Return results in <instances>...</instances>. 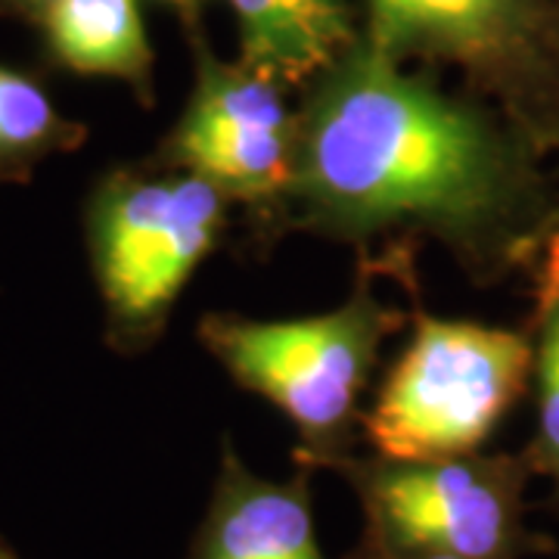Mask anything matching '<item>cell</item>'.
I'll use <instances>...</instances> for the list:
<instances>
[{
  "label": "cell",
  "instance_id": "obj_1",
  "mask_svg": "<svg viewBox=\"0 0 559 559\" xmlns=\"http://www.w3.org/2000/svg\"><path fill=\"white\" fill-rule=\"evenodd\" d=\"M535 146L525 124L401 75L370 44L299 121L289 193L320 227L348 237L419 227L485 264L540 261L559 197Z\"/></svg>",
  "mask_w": 559,
  "mask_h": 559
},
{
  "label": "cell",
  "instance_id": "obj_2",
  "mask_svg": "<svg viewBox=\"0 0 559 559\" xmlns=\"http://www.w3.org/2000/svg\"><path fill=\"white\" fill-rule=\"evenodd\" d=\"M535 373V342L476 320L419 318L367 414L382 460L476 454Z\"/></svg>",
  "mask_w": 559,
  "mask_h": 559
},
{
  "label": "cell",
  "instance_id": "obj_3",
  "mask_svg": "<svg viewBox=\"0 0 559 559\" xmlns=\"http://www.w3.org/2000/svg\"><path fill=\"white\" fill-rule=\"evenodd\" d=\"M392 311L358 293L330 314L301 320H205L202 336L234 380L277 404L314 460H330L355 417Z\"/></svg>",
  "mask_w": 559,
  "mask_h": 559
},
{
  "label": "cell",
  "instance_id": "obj_4",
  "mask_svg": "<svg viewBox=\"0 0 559 559\" xmlns=\"http://www.w3.org/2000/svg\"><path fill=\"white\" fill-rule=\"evenodd\" d=\"M525 457L380 460L358 469L373 547L401 557L522 559L540 538L525 528Z\"/></svg>",
  "mask_w": 559,
  "mask_h": 559
},
{
  "label": "cell",
  "instance_id": "obj_5",
  "mask_svg": "<svg viewBox=\"0 0 559 559\" xmlns=\"http://www.w3.org/2000/svg\"><path fill=\"white\" fill-rule=\"evenodd\" d=\"M224 193L200 175L119 178L94 212L103 296L124 323L159 320L224 227Z\"/></svg>",
  "mask_w": 559,
  "mask_h": 559
},
{
  "label": "cell",
  "instance_id": "obj_6",
  "mask_svg": "<svg viewBox=\"0 0 559 559\" xmlns=\"http://www.w3.org/2000/svg\"><path fill=\"white\" fill-rule=\"evenodd\" d=\"M299 121L280 97L277 81L246 66L200 60L197 94L171 138V156L224 197L274 200L296 171Z\"/></svg>",
  "mask_w": 559,
  "mask_h": 559
},
{
  "label": "cell",
  "instance_id": "obj_7",
  "mask_svg": "<svg viewBox=\"0 0 559 559\" xmlns=\"http://www.w3.org/2000/svg\"><path fill=\"white\" fill-rule=\"evenodd\" d=\"M373 47L385 57L436 53L491 79L513 100L554 84L550 0H370Z\"/></svg>",
  "mask_w": 559,
  "mask_h": 559
},
{
  "label": "cell",
  "instance_id": "obj_8",
  "mask_svg": "<svg viewBox=\"0 0 559 559\" xmlns=\"http://www.w3.org/2000/svg\"><path fill=\"white\" fill-rule=\"evenodd\" d=\"M190 559H326L314 535L308 479H259L227 451Z\"/></svg>",
  "mask_w": 559,
  "mask_h": 559
},
{
  "label": "cell",
  "instance_id": "obj_9",
  "mask_svg": "<svg viewBox=\"0 0 559 559\" xmlns=\"http://www.w3.org/2000/svg\"><path fill=\"white\" fill-rule=\"evenodd\" d=\"M242 66L261 79L301 81L340 57L352 35L348 0H230Z\"/></svg>",
  "mask_w": 559,
  "mask_h": 559
},
{
  "label": "cell",
  "instance_id": "obj_10",
  "mask_svg": "<svg viewBox=\"0 0 559 559\" xmlns=\"http://www.w3.org/2000/svg\"><path fill=\"white\" fill-rule=\"evenodd\" d=\"M47 32L60 60L87 75L140 81L150 69L138 0H57Z\"/></svg>",
  "mask_w": 559,
  "mask_h": 559
},
{
  "label": "cell",
  "instance_id": "obj_11",
  "mask_svg": "<svg viewBox=\"0 0 559 559\" xmlns=\"http://www.w3.org/2000/svg\"><path fill=\"white\" fill-rule=\"evenodd\" d=\"M540 336L535 345V385H538V426L525 451L532 473L547 476L559 500V296L538 305Z\"/></svg>",
  "mask_w": 559,
  "mask_h": 559
},
{
  "label": "cell",
  "instance_id": "obj_12",
  "mask_svg": "<svg viewBox=\"0 0 559 559\" xmlns=\"http://www.w3.org/2000/svg\"><path fill=\"white\" fill-rule=\"evenodd\" d=\"M57 116L50 100L22 75L0 69V150L22 153L53 138Z\"/></svg>",
  "mask_w": 559,
  "mask_h": 559
},
{
  "label": "cell",
  "instance_id": "obj_13",
  "mask_svg": "<svg viewBox=\"0 0 559 559\" xmlns=\"http://www.w3.org/2000/svg\"><path fill=\"white\" fill-rule=\"evenodd\" d=\"M550 50H554V69H557V79H559V7H557V13H554V35H550ZM557 296H559V209H557V224H554V234H550L547 249H544V255H540L538 305L557 299Z\"/></svg>",
  "mask_w": 559,
  "mask_h": 559
},
{
  "label": "cell",
  "instance_id": "obj_14",
  "mask_svg": "<svg viewBox=\"0 0 559 559\" xmlns=\"http://www.w3.org/2000/svg\"><path fill=\"white\" fill-rule=\"evenodd\" d=\"M367 559H451V557H401V554H385L380 547H373V554Z\"/></svg>",
  "mask_w": 559,
  "mask_h": 559
},
{
  "label": "cell",
  "instance_id": "obj_15",
  "mask_svg": "<svg viewBox=\"0 0 559 559\" xmlns=\"http://www.w3.org/2000/svg\"><path fill=\"white\" fill-rule=\"evenodd\" d=\"M0 559H20V557H16V554H13L10 547H3V544H0Z\"/></svg>",
  "mask_w": 559,
  "mask_h": 559
},
{
  "label": "cell",
  "instance_id": "obj_16",
  "mask_svg": "<svg viewBox=\"0 0 559 559\" xmlns=\"http://www.w3.org/2000/svg\"><path fill=\"white\" fill-rule=\"evenodd\" d=\"M28 3H38V7H47V10H50V7H53L57 0H28Z\"/></svg>",
  "mask_w": 559,
  "mask_h": 559
},
{
  "label": "cell",
  "instance_id": "obj_17",
  "mask_svg": "<svg viewBox=\"0 0 559 559\" xmlns=\"http://www.w3.org/2000/svg\"><path fill=\"white\" fill-rule=\"evenodd\" d=\"M171 3H197V0H171Z\"/></svg>",
  "mask_w": 559,
  "mask_h": 559
}]
</instances>
